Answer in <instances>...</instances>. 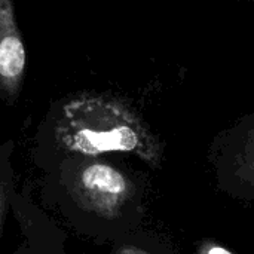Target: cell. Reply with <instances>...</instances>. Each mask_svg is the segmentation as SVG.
Here are the masks:
<instances>
[{
	"mask_svg": "<svg viewBox=\"0 0 254 254\" xmlns=\"http://www.w3.org/2000/svg\"><path fill=\"white\" fill-rule=\"evenodd\" d=\"M60 134L71 152L82 155L132 152L141 143L135 121L122 109L97 98L67 104Z\"/></svg>",
	"mask_w": 254,
	"mask_h": 254,
	"instance_id": "1",
	"label": "cell"
},
{
	"mask_svg": "<svg viewBox=\"0 0 254 254\" xmlns=\"http://www.w3.org/2000/svg\"><path fill=\"white\" fill-rule=\"evenodd\" d=\"M80 183L91 201L100 207H113L128 192V182L121 171L107 164H91L82 176Z\"/></svg>",
	"mask_w": 254,
	"mask_h": 254,
	"instance_id": "2",
	"label": "cell"
},
{
	"mask_svg": "<svg viewBox=\"0 0 254 254\" xmlns=\"http://www.w3.org/2000/svg\"><path fill=\"white\" fill-rule=\"evenodd\" d=\"M25 65V49L16 34H7L0 40V74L6 79L18 77Z\"/></svg>",
	"mask_w": 254,
	"mask_h": 254,
	"instance_id": "3",
	"label": "cell"
},
{
	"mask_svg": "<svg viewBox=\"0 0 254 254\" xmlns=\"http://www.w3.org/2000/svg\"><path fill=\"white\" fill-rule=\"evenodd\" d=\"M207 254H234L231 253V252H228L226 249H223V247H210L208 249V252Z\"/></svg>",
	"mask_w": 254,
	"mask_h": 254,
	"instance_id": "4",
	"label": "cell"
}]
</instances>
